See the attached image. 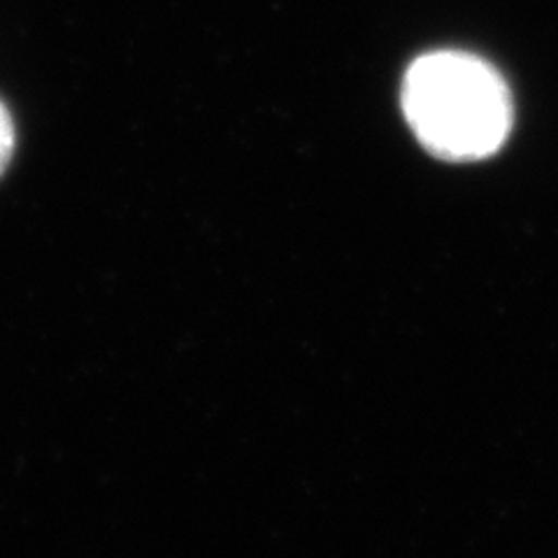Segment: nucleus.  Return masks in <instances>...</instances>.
<instances>
[{"instance_id": "f257e3e1", "label": "nucleus", "mask_w": 558, "mask_h": 558, "mask_svg": "<svg viewBox=\"0 0 558 558\" xmlns=\"http://www.w3.org/2000/svg\"><path fill=\"white\" fill-rule=\"evenodd\" d=\"M400 102L418 145L449 163L498 154L514 126L508 82L492 63L465 51L418 57L400 86Z\"/></svg>"}, {"instance_id": "f03ea898", "label": "nucleus", "mask_w": 558, "mask_h": 558, "mask_svg": "<svg viewBox=\"0 0 558 558\" xmlns=\"http://www.w3.org/2000/svg\"><path fill=\"white\" fill-rule=\"evenodd\" d=\"M16 147V133H14V121L10 110L5 108V102L0 100V178L8 172L12 156Z\"/></svg>"}]
</instances>
